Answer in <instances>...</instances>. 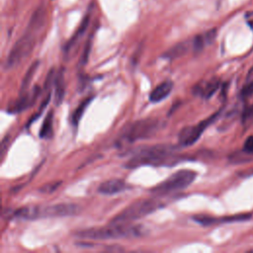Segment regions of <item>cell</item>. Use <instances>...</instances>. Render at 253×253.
Masks as SVG:
<instances>
[{
  "label": "cell",
  "mask_w": 253,
  "mask_h": 253,
  "mask_svg": "<svg viewBox=\"0 0 253 253\" xmlns=\"http://www.w3.org/2000/svg\"><path fill=\"white\" fill-rule=\"evenodd\" d=\"M163 126L157 119H141L126 126L120 133V141L131 143L136 140L146 139L154 135Z\"/></svg>",
  "instance_id": "cell-6"
},
{
  "label": "cell",
  "mask_w": 253,
  "mask_h": 253,
  "mask_svg": "<svg viewBox=\"0 0 253 253\" xmlns=\"http://www.w3.org/2000/svg\"><path fill=\"white\" fill-rule=\"evenodd\" d=\"M164 206L163 203H161L156 198H149L144 200H138L126 209H124L122 211H120L117 215H115L111 222L115 223H130L131 221L140 219L153 211H157L158 209L162 208Z\"/></svg>",
  "instance_id": "cell-5"
},
{
  "label": "cell",
  "mask_w": 253,
  "mask_h": 253,
  "mask_svg": "<svg viewBox=\"0 0 253 253\" xmlns=\"http://www.w3.org/2000/svg\"><path fill=\"white\" fill-rule=\"evenodd\" d=\"M248 217H250V214H238V215L227 216V217H223V218H216V217H211V216H207V215H199V216H194V219L203 225H210V224L218 223V222L239 221V220L247 219Z\"/></svg>",
  "instance_id": "cell-13"
},
{
  "label": "cell",
  "mask_w": 253,
  "mask_h": 253,
  "mask_svg": "<svg viewBox=\"0 0 253 253\" xmlns=\"http://www.w3.org/2000/svg\"><path fill=\"white\" fill-rule=\"evenodd\" d=\"M219 112L211 115L206 120L200 122L199 124L191 126H186L180 130L178 134V142L180 146H190L194 144L202 135V133L207 129V127L212 124L218 117Z\"/></svg>",
  "instance_id": "cell-8"
},
{
  "label": "cell",
  "mask_w": 253,
  "mask_h": 253,
  "mask_svg": "<svg viewBox=\"0 0 253 253\" xmlns=\"http://www.w3.org/2000/svg\"><path fill=\"white\" fill-rule=\"evenodd\" d=\"M218 86H219V80L214 78V79H211L207 82H203L202 84L195 86L194 92H195V94H197L205 99H209L215 93Z\"/></svg>",
  "instance_id": "cell-14"
},
{
  "label": "cell",
  "mask_w": 253,
  "mask_h": 253,
  "mask_svg": "<svg viewBox=\"0 0 253 253\" xmlns=\"http://www.w3.org/2000/svg\"><path fill=\"white\" fill-rule=\"evenodd\" d=\"M253 95V80L248 81V83L244 86V88L241 91V97L243 99H246Z\"/></svg>",
  "instance_id": "cell-23"
},
{
  "label": "cell",
  "mask_w": 253,
  "mask_h": 253,
  "mask_svg": "<svg viewBox=\"0 0 253 253\" xmlns=\"http://www.w3.org/2000/svg\"><path fill=\"white\" fill-rule=\"evenodd\" d=\"M43 23L44 13L40 9L34 13L26 32L11 48L4 64L6 70H10L19 65L31 53L36 44L37 35L42 28Z\"/></svg>",
  "instance_id": "cell-2"
},
{
  "label": "cell",
  "mask_w": 253,
  "mask_h": 253,
  "mask_svg": "<svg viewBox=\"0 0 253 253\" xmlns=\"http://www.w3.org/2000/svg\"><path fill=\"white\" fill-rule=\"evenodd\" d=\"M174 84L171 80H165L158 84L149 94V101L151 103H159L166 99L172 92Z\"/></svg>",
  "instance_id": "cell-11"
},
{
  "label": "cell",
  "mask_w": 253,
  "mask_h": 253,
  "mask_svg": "<svg viewBox=\"0 0 253 253\" xmlns=\"http://www.w3.org/2000/svg\"><path fill=\"white\" fill-rule=\"evenodd\" d=\"M94 99V96H90L85 98L83 101L80 102V104L78 105V107L75 109V111L72 113L71 117H70V122L72 124L73 126H77L81 118L83 117L86 108L89 106V104L91 103V101Z\"/></svg>",
  "instance_id": "cell-18"
},
{
  "label": "cell",
  "mask_w": 253,
  "mask_h": 253,
  "mask_svg": "<svg viewBox=\"0 0 253 253\" xmlns=\"http://www.w3.org/2000/svg\"><path fill=\"white\" fill-rule=\"evenodd\" d=\"M242 118H243L244 125H250L253 122V105L245 109Z\"/></svg>",
  "instance_id": "cell-22"
},
{
  "label": "cell",
  "mask_w": 253,
  "mask_h": 253,
  "mask_svg": "<svg viewBox=\"0 0 253 253\" xmlns=\"http://www.w3.org/2000/svg\"><path fill=\"white\" fill-rule=\"evenodd\" d=\"M197 177V172L189 169L176 171L168 178L163 180L150 189V192L157 196L168 195L177 191H181L189 187Z\"/></svg>",
  "instance_id": "cell-7"
},
{
  "label": "cell",
  "mask_w": 253,
  "mask_h": 253,
  "mask_svg": "<svg viewBox=\"0 0 253 253\" xmlns=\"http://www.w3.org/2000/svg\"><path fill=\"white\" fill-rule=\"evenodd\" d=\"M52 123H53V112L49 111L43 120L42 127L39 132V136L41 138H47L52 133Z\"/></svg>",
  "instance_id": "cell-19"
},
{
  "label": "cell",
  "mask_w": 253,
  "mask_h": 253,
  "mask_svg": "<svg viewBox=\"0 0 253 253\" xmlns=\"http://www.w3.org/2000/svg\"><path fill=\"white\" fill-rule=\"evenodd\" d=\"M91 44H92V37L89 38V40L87 41V42H86V44H85V47H84L82 56H81V58H80V64H81V65H85V64L88 62L89 53H90V50H91Z\"/></svg>",
  "instance_id": "cell-21"
},
{
  "label": "cell",
  "mask_w": 253,
  "mask_h": 253,
  "mask_svg": "<svg viewBox=\"0 0 253 253\" xmlns=\"http://www.w3.org/2000/svg\"><path fill=\"white\" fill-rule=\"evenodd\" d=\"M53 84H54V103L56 106H59L65 94L64 69L60 68L58 71H56Z\"/></svg>",
  "instance_id": "cell-15"
},
{
  "label": "cell",
  "mask_w": 253,
  "mask_h": 253,
  "mask_svg": "<svg viewBox=\"0 0 253 253\" xmlns=\"http://www.w3.org/2000/svg\"><path fill=\"white\" fill-rule=\"evenodd\" d=\"M60 184H61L60 181L59 182H55V183H49V184H46L43 187H42L40 189V191L43 192V193H50V192L54 191Z\"/></svg>",
  "instance_id": "cell-24"
},
{
  "label": "cell",
  "mask_w": 253,
  "mask_h": 253,
  "mask_svg": "<svg viewBox=\"0 0 253 253\" xmlns=\"http://www.w3.org/2000/svg\"><path fill=\"white\" fill-rule=\"evenodd\" d=\"M8 140H9V137L7 135V136H5V138L1 142V157L4 156V153L6 151V145L8 144Z\"/></svg>",
  "instance_id": "cell-26"
},
{
  "label": "cell",
  "mask_w": 253,
  "mask_h": 253,
  "mask_svg": "<svg viewBox=\"0 0 253 253\" xmlns=\"http://www.w3.org/2000/svg\"><path fill=\"white\" fill-rule=\"evenodd\" d=\"M253 80V67L250 69L249 73H248V81Z\"/></svg>",
  "instance_id": "cell-27"
},
{
  "label": "cell",
  "mask_w": 253,
  "mask_h": 253,
  "mask_svg": "<svg viewBox=\"0 0 253 253\" xmlns=\"http://www.w3.org/2000/svg\"><path fill=\"white\" fill-rule=\"evenodd\" d=\"M177 148L176 145L172 144H156L139 147L135 151H132V155L124 164V167L133 169L143 165L171 166L184 160L183 156L175 153Z\"/></svg>",
  "instance_id": "cell-1"
},
{
  "label": "cell",
  "mask_w": 253,
  "mask_h": 253,
  "mask_svg": "<svg viewBox=\"0 0 253 253\" xmlns=\"http://www.w3.org/2000/svg\"><path fill=\"white\" fill-rule=\"evenodd\" d=\"M81 208L76 204L61 203L47 207H24L13 211V215L26 219L34 220L38 218L49 217H64L79 214Z\"/></svg>",
  "instance_id": "cell-4"
},
{
  "label": "cell",
  "mask_w": 253,
  "mask_h": 253,
  "mask_svg": "<svg viewBox=\"0 0 253 253\" xmlns=\"http://www.w3.org/2000/svg\"><path fill=\"white\" fill-rule=\"evenodd\" d=\"M39 95H40V88L38 86L34 87V89L31 92H27V91L22 92L21 96L9 108V112L19 113L29 109L31 106L34 105Z\"/></svg>",
  "instance_id": "cell-9"
},
{
  "label": "cell",
  "mask_w": 253,
  "mask_h": 253,
  "mask_svg": "<svg viewBox=\"0 0 253 253\" xmlns=\"http://www.w3.org/2000/svg\"><path fill=\"white\" fill-rule=\"evenodd\" d=\"M39 65H40V61L39 60H36L34 63H32V65L29 67V69L27 70L25 76L23 77V80H22V84H21V93L22 92H25L27 91L28 87L30 86L38 68H39Z\"/></svg>",
  "instance_id": "cell-20"
},
{
  "label": "cell",
  "mask_w": 253,
  "mask_h": 253,
  "mask_svg": "<svg viewBox=\"0 0 253 253\" xmlns=\"http://www.w3.org/2000/svg\"><path fill=\"white\" fill-rule=\"evenodd\" d=\"M129 188L128 184L122 180V179H110L105 182H103L99 187H98V192L102 195L106 196H111V195H116L119 193H122Z\"/></svg>",
  "instance_id": "cell-10"
},
{
  "label": "cell",
  "mask_w": 253,
  "mask_h": 253,
  "mask_svg": "<svg viewBox=\"0 0 253 253\" xmlns=\"http://www.w3.org/2000/svg\"><path fill=\"white\" fill-rule=\"evenodd\" d=\"M243 151H245L247 153L253 152V135H250L246 138L244 145H243Z\"/></svg>",
  "instance_id": "cell-25"
},
{
  "label": "cell",
  "mask_w": 253,
  "mask_h": 253,
  "mask_svg": "<svg viewBox=\"0 0 253 253\" xmlns=\"http://www.w3.org/2000/svg\"><path fill=\"white\" fill-rule=\"evenodd\" d=\"M89 19H90L89 15H87V16L83 19V21L81 22L80 27L78 28V30L75 32V34L73 35V37H72V38L68 41V42L65 44V46H64V51H65V52H68L70 49H72L73 46L77 43V42H78V41L81 39V37L84 35L85 31H86L87 28H88Z\"/></svg>",
  "instance_id": "cell-17"
},
{
  "label": "cell",
  "mask_w": 253,
  "mask_h": 253,
  "mask_svg": "<svg viewBox=\"0 0 253 253\" xmlns=\"http://www.w3.org/2000/svg\"><path fill=\"white\" fill-rule=\"evenodd\" d=\"M147 229L140 224L115 223L111 222L106 226L86 228L75 232L78 238L92 240H108L120 238H133L145 235Z\"/></svg>",
  "instance_id": "cell-3"
},
{
  "label": "cell",
  "mask_w": 253,
  "mask_h": 253,
  "mask_svg": "<svg viewBox=\"0 0 253 253\" xmlns=\"http://www.w3.org/2000/svg\"><path fill=\"white\" fill-rule=\"evenodd\" d=\"M216 37V30L211 29L202 35L196 36L192 40V48L195 52H200L202 49H204L207 45L211 44Z\"/></svg>",
  "instance_id": "cell-12"
},
{
  "label": "cell",
  "mask_w": 253,
  "mask_h": 253,
  "mask_svg": "<svg viewBox=\"0 0 253 253\" xmlns=\"http://www.w3.org/2000/svg\"><path fill=\"white\" fill-rule=\"evenodd\" d=\"M191 47H192V41L191 42L190 41L181 42L173 45L172 47H170L168 50H166L162 54V57L167 58V59L178 58V57L186 54Z\"/></svg>",
  "instance_id": "cell-16"
}]
</instances>
